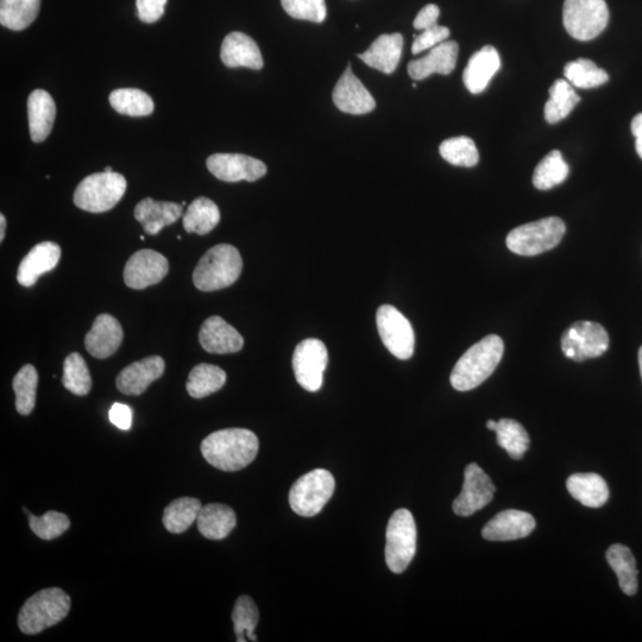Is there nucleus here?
Masks as SVG:
<instances>
[{"mask_svg":"<svg viewBox=\"0 0 642 642\" xmlns=\"http://www.w3.org/2000/svg\"><path fill=\"white\" fill-rule=\"evenodd\" d=\"M258 438L245 428H226L210 434L201 443V453L212 467L223 471H238L255 461Z\"/></svg>","mask_w":642,"mask_h":642,"instance_id":"1","label":"nucleus"},{"mask_svg":"<svg viewBox=\"0 0 642 642\" xmlns=\"http://www.w3.org/2000/svg\"><path fill=\"white\" fill-rule=\"evenodd\" d=\"M503 352L505 344L499 336L490 335L481 339L459 358L451 373V386L458 392H469L481 386L493 375Z\"/></svg>","mask_w":642,"mask_h":642,"instance_id":"2","label":"nucleus"},{"mask_svg":"<svg viewBox=\"0 0 642 642\" xmlns=\"http://www.w3.org/2000/svg\"><path fill=\"white\" fill-rule=\"evenodd\" d=\"M242 270V256L234 245L218 244L201 257L193 282L201 292H216L234 285Z\"/></svg>","mask_w":642,"mask_h":642,"instance_id":"3","label":"nucleus"},{"mask_svg":"<svg viewBox=\"0 0 642 642\" xmlns=\"http://www.w3.org/2000/svg\"><path fill=\"white\" fill-rule=\"evenodd\" d=\"M71 597L59 588H48L31 596L18 614V627L27 635L39 634L58 625L71 610Z\"/></svg>","mask_w":642,"mask_h":642,"instance_id":"4","label":"nucleus"},{"mask_svg":"<svg viewBox=\"0 0 642 642\" xmlns=\"http://www.w3.org/2000/svg\"><path fill=\"white\" fill-rule=\"evenodd\" d=\"M127 187V180L119 173L88 175L74 192V204L91 213L110 211L121 201Z\"/></svg>","mask_w":642,"mask_h":642,"instance_id":"5","label":"nucleus"},{"mask_svg":"<svg viewBox=\"0 0 642 642\" xmlns=\"http://www.w3.org/2000/svg\"><path fill=\"white\" fill-rule=\"evenodd\" d=\"M566 231L565 223L558 217H547L538 222L518 226L509 232L507 247L520 256H537L556 248Z\"/></svg>","mask_w":642,"mask_h":642,"instance_id":"6","label":"nucleus"},{"mask_svg":"<svg viewBox=\"0 0 642 642\" xmlns=\"http://www.w3.org/2000/svg\"><path fill=\"white\" fill-rule=\"evenodd\" d=\"M336 481L330 471L316 469L295 482L289 492V505L304 518L316 516L335 493Z\"/></svg>","mask_w":642,"mask_h":642,"instance_id":"7","label":"nucleus"},{"mask_svg":"<svg viewBox=\"0 0 642 642\" xmlns=\"http://www.w3.org/2000/svg\"><path fill=\"white\" fill-rule=\"evenodd\" d=\"M417 525L408 509H399L390 518L386 533V562L394 574H402L417 552Z\"/></svg>","mask_w":642,"mask_h":642,"instance_id":"8","label":"nucleus"},{"mask_svg":"<svg viewBox=\"0 0 642 642\" xmlns=\"http://www.w3.org/2000/svg\"><path fill=\"white\" fill-rule=\"evenodd\" d=\"M563 22L566 31L575 40H594L607 28L608 5L604 0H565Z\"/></svg>","mask_w":642,"mask_h":642,"instance_id":"9","label":"nucleus"},{"mask_svg":"<svg viewBox=\"0 0 642 642\" xmlns=\"http://www.w3.org/2000/svg\"><path fill=\"white\" fill-rule=\"evenodd\" d=\"M564 355L572 361L583 362L600 357L609 348L608 332L594 321H576L562 336Z\"/></svg>","mask_w":642,"mask_h":642,"instance_id":"10","label":"nucleus"},{"mask_svg":"<svg viewBox=\"0 0 642 642\" xmlns=\"http://www.w3.org/2000/svg\"><path fill=\"white\" fill-rule=\"evenodd\" d=\"M379 335L390 354L409 360L414 354L415 335L409 320L392 305H382L376 313Z\"/></svg>","mask_w":642,"mask_h":642,"instance_id":"11","label":"nucleus"},{"mask_svg":"<svg viewBox=\"0 0 642 642\" xmlns=\"http://www.w3.org/2000/svg\"><path fill=\"white\" fill-rule=\"evenodd\" d=\"M329 354L323 342L308 338L298 344L293 355L295 379L307 392H318L323 386Z\"/></svg>","mask_w":642,"mask_h":642,"instance_id":"12","label":"nucleus"},{"mask_svg":"<svg viewBox=\"0 0 642 642\" xmlns=\"http://www.w3.org/2000/svg\"><path fill=\"white\" fill-rule=\"evenodd\" d=\"M495 486L490 477L477 464L471 463L464 471V484L452 509L458 516L474 515L494 499Z\"/></svg>","mask_w":642,"mask_h":642,"instance_id":"13","label":"nucleus"},{"mask_svg":"<svg viewBox=\"0 0 642 642\" xmlns=\"http://www.w3.org/2000/svg\"><path fill=\"white\" fill-rule=\"evenodd\" d=\"M169 263L157 251L143 249L129 258L124 269V282L129 288L141 289L157 285L166 278Z\"/></svg>","mask_w":642,"mask_h":642,"instance_id":"14","label":"nucleus"},{"mask_svg":"<svg viewBox=\"0 0 642 642\" xmlns=\"http://www.w3.org/2000/svg\"><path fill=\"white\" fill-rule=\"evenodd\" d=\"M206 165L217 179L225 182H254L267 174L262 161L243 154H214Z\"/></svg>","mask_w":642,"mask_h":642,"instance_id":"15","label":"nucleus"},{"mask_svg":"<svg viewBox=\"0 0 642 642\" xmlns=\"http://www.w3.org/2000/svg\"><path fill=\"white\" fill-rule=\"evenodd\" d=\"M333 103L338 110L350 115H365L373 111L376 102L370 92L351 71L350 65L345 69L342 78L333 90Z\"/></svg>","mask_w":642,"mask_h":642,"instance_id":"16","label":"nucleus"},{"mask_svg":"<svg viewBox=\"0 0 642 642\" xmlns=\"http://www.w3.org/2000/svg\"><path fill=\"white\" fill-rule=\"evenodd\" d=\"M166 363L160 356H150L132 363L119 373L116 381L119 392L138 396L165 373Z\"/></svg>","mask_w":642,"mask_h":642,"instance_id":"17","label":"nucleus"},{"mask_svg":"<svg viewBox=\"0 0 642 642\" xmlns=\"http://www.w3.org/2000/svg\"><path fill=\"white\" fill-rule=\"evenodd\" d=\"M199 342L205 351L218 355L235 354L244 346L241 333L217 316L204 321L199 332Z\"/></svg>","mask_w":642,"mask_h":642,"instance_id":"18","label":"nucleus"},{"mask_svg":"<svg viewBox=\"0 0 642 642\" xmlns=\"http://www.w3.org/2000/svg\"><path fill=\"white\" fill-rule=\"evenodd\" d=\"M123 336L122 326L115 317L100 314L85 338L86 350L98 360H105L119 349Z\"/></svg>","mask_w":642,"mask_h":642,"instance_id":"19","label":"nucleus"},{"mask_svg":"<svg viewBox=\"0 0 642 642\" xmlns=\"http://www.w3.org/2000/svg\"><path fill=\"white\" fill-rule=\"evenodd\" d=\"M61 258L60 245L43 242L35 245L25 256L17 270V281L23 287H33L40 276L58 266Z\"/></svg>","mask_w":642,"mask_h":642,"instance_id":"20","label":"nucleus"},{"mask_svg":"<svg viewBox=\"0 0 642 642\" xmlns=\"http://www.w3.org/2000/svg\"><path fill=\"white\" fill-rule=\"evenodd\" d=\"M535 528L531 514L515 509L501 512L490 520L482 531V537L489 541H511L528 537Z\"/></svg>","mask_w":642,"mask_h":642,"instance_id":"21","label":"nucleus"},{"mask_svg":"<svg viewBox=\"0 0 642 642\" xmlns=\"http://www.w3.org/2000/svg\"><path fill=\"white\" fill-rule=\"evenodd\" d=\"M459 47L455 41H445L430 50L424 58L411 61L408 74L415 81L424 80L432 74L449 75L455 71Z\"/></svg>","mask_w":642,"mask_h":642,"instance_id":"22","label":"nucleus"},{"mask_svg":"<svg viewBox=\"0 0 642 642\" xmlns=\"http://www.w3.org/2000/svg\"><path fill=\"white\" fill-rule=\"evenodd\" d=\"M220 58L229 68L247 67L260 71L264 62L260 48L250 36L243 33H231L225 37Z\"/></svg>","mask_w":642,"mask_h":642,"instance_id":"23","label":"nucleus"},{"mask_svg":"<svg viewBox=\"0 0 642 642\" xmlns=\"http://www.w3.org/2000/svg\"><path fill=\"white\" fill-rule=\"evenodd\" d=\"M500 68V55L494 47L486 46L477 50L471 56L467 68L464 69L463 81L465 87L472 94L482 93Z\"/></svg>","mask_w":642,"mask_h":642,"instance_id":"24","label":"nucleus"},{"mask_svg":"<svg viewBox=\"0 0 642 642\" xmlns=\"http://www.w3.org/2000/svg\"><path fill=\"white\" fill-rule=\"evenodd\" d=\"M404 48L401 34H383L371 44L367 52L358 55L365 65L385 74H392L398 68Z\"/></svg>","mask_w":642,"mask_h":642,"instance_id":"25","label":"nucleus"},{"mask_svg":"<svg viewBox=\"0 0 642 642\" xmlns=\"http://www.w3.org/2000/svg\"><path fill=\"white\" fill-rule=\"evenodd\" d=\"M182 205L168 203V201H155L146 198L137 204L135 218L140 222L144 231L150 236H155L172 225L182 216Z\"/></svg>","mask_w":642,"mask_h":642,"instance_id":"26","label":"nucleus"},{"mask_svg":"<svg viewBox=\"0 0 642 642\" xmlns=\"http://www.w3.org/2000/svg\"><path fill=\"white\" fill-rule=\"evenodd\" d=\"M56 117L54 99L47 91L35 90L28 99V118L31 140L40 143L52 132Z\"/></svg>","mask_w":642,"mask_h":642,"instance_id":"27","label":"nucleus"},{"mask_svg":"<svg viewBox=\"0 0 642 642\" xmlns=\"http://www.w3.org/2000/svg\"><path fill=\"white\" fill-rule=\"evenodd\" d=\"M197 524L199 532L206 539L223 540L235 530L236 513L222 503H210L200 509Z\"/></svg>","mask_w":642,"mask_h":642,"instance_id":"28","label":"nucleus"},{"mask_svg":"<svg viewBox=\"0 0 642 642\" xmlns=\"http://www.w3.org/2000/svg\"><path fill=\"white\" fill-rule=\"evenodd\" d=\"M566 487L570 495L585 507L600 508L609 500L608 484L597 474L572 475Z\"/></svg>","mask_w":642,"mask_h":642,"instance_id":"29","label":"nucleus"},{"mask_svg":"<svg viewBox=\"0 0 642 642\" xmlns=\"http://www.w3.org/2000/svg\"><path fill=\"white\" fill-rule=\"evenodd\" d=\"M607 560L618 576L620 588L628 596L638 593V569L637 562L631 550L627 546L615 544L607 551Z\"/></svg>","mask_w":642,"mask_h":642,"instance_id":"30","label":"nucleus"},{"mask_svg":"<svg viewBox=\"0 0 642 642\" xmlns=\"http://www.w3.org/2000/svg\"><path fill=\"white\" fill-rule=\"evenodd\" d=\"M220 222V211L214 201L201 197L188 206L184 214V229L188 234L205 236Z\"/></svg>","mask_w":642,"mask_h":642,"instance_id":"31","label":"nucleus"},{"mask_svg":"<svg viewBox=\"0 0 642 642\" xmlns=\"http://www.w3.org/2000/svg\"><path fill=\"white\" fill-rule=\"evenodd\" d=\"M581 102L578 94L568 80H557L550 88V99L545 105L547 123L556 124L563 121Z\"/></svg>","mask_w":642,"mask_h":642,"instance_id":"32","label":"nucleus"},{"mask_svg":"<svg viewBox=\"0 0 642 642\" xmlns=\"http://www.w3.org/2000/svg\"><path fill=\"white\" fill-rule=\"evenodd\" d=\"M41 0H0V23L14 31H22L39 16Z\"/></svg>","mask_w":642,"mask_h":642,"instance_id":"33","label":"nucleus"},{"mask_svg":"<svg viewBox=\"0 0 642 642\" xmlns=\"http://www.w3.org/2000/svg\"><path fill=\"white\" fill-rule=\"evenodd\" d=\"M226 383V373L217 365L201 363L194 367L188 376L187 392L194 399H204L222 389Z\"/></svg>","mask_w":642,"mask_h":642,"instance_id":"34","label":"nucleus"},{"mask_svg":"<svg viewBox=\"0 0 642 642\" xmlns=\"http://www.w3.org/2000/svg\"><path fill=\"white\" fill-rule=\"evenodd\" d=\"M201 502L194 497H181L166 507L163 512V526L173 534L184 533L197 521Z\"/></svg>","mask_w":642,"mask_h":642,"instance_id":"35","label":"nucleus"},{"mask_svg":"<svg viewBox=\"0 0 642 642\" xmlns=\"http://www.w3.org/2000/svg\"><path fill=\"white\" fill-rule=\"evenodd\" d=\"M570 167L559 150H553L540 161L533 174V185L540 191L551 190L568 178Z\"/></svg>","mask_w":642,"mask_h":642,"instance_id":"36","label":"nucleus"},{"mask_svg":"<svg viewBox=\"0 0 642 642\" xmlns=\"http://www.w3.org/2000/svg\"><path fill=\"white\" fill-rule=\"evenodd\" d=\"M113 110L130 117H146L154 112L153 99L137 88H119L110 94Z\"/></svg>","mask_w":642,"mask_h":642,"instance_id":"37","label":"nucleus"},{"mask_svg":"<svg viewBox=\"0 0 642 642\" xmlns=\"http://www.w3.org/2000/svg\"><path fill=\"white\" fill-rule=\"evenodd\" d=\"M494 432L497 436V444L506 450L509 457L521 459L526 451L530 449V437L518 421L513 419H501L497 421Z\"/></svg>","mask_w":642,"mask_h":642,"instance_id":"38","label":"nucleus"},{"mask_svg":"<svg viewBox=\"0 0 642 642\" xmlns=\"http://www.w3.org/2000/svg\"><path fill=\"white\" fill-rule=\"evenodd\" d=\"M564 75L572 86L582 90L602 86L609 80L608 73L588 59L569 62L564 68Z\"/></svg>","mask_w":642,"mask_h":642,"instance_id":"39","label":"nucleus"},{"mask_svg":"<svg viewBox=\"0 0 642 642\" xmlns=\"http://www.w3.org/2000/svg\"><path fill=\"white\" fill-rule=\"evenodd\" d=\"M39 374L34 365L27 364L18 371L12 381L16 394V409L21 415H29L36 405V389Z\"/></svg>","mask_w":642,"mask_h":642,"instance_id":"40","label":"nucleus"},{"mask_svg":"<svg viewBox=\"0 0 642 642\" xmlns=\"http://www.w3.org/2000/svg\"><path fill=\"white\" fill-rule=\"evenodd\" d=\"M258 620H260V613L254 600L247 595L238 597L232 612L236 640L238 642L257 641L255 629Z\"/></svg>","mask_w":642,"mask_h":642,"instance_id":"41","label":"nucleus"},{"mask_svg":"<svg viewBox=\"0 0 642 642\" xmlns=\"http://www.w3.org/2000/svg\"><path fill=\"white\" fill-rule=\"evenodd\" d=\"M439 153L446 162L457 167H475L480 161V154L474 141L469 137L449 138L440 144Z\"/></svg>","mask_w":642,"mask_h":642,"instance_id":"42","label":"nucleus"},{"mask_svg":"<svg viewBox=\"0 0 642 642\" xmlns=\"http://www.w3.org/2000/svg\"><path fill=\"white\" fill-rule=\"evenodd\" d=\"M62 385L74 395L85 396L91 392L92 379L87 364L78 352L69 355L64 363Z\"/></svg>","mask_w":642,"mask_h":642,"instance_id":"43","label":"nucleus"},{"mask_svg":"<svg viewBox=\"0 0 642 642\" xmlns=\"http://www.w3.org/2000/svg\"><path fill=\"white\" fill-rule=\"evenodd\" d=\"M28 518L31 531L43 540L59 538L71 527V521L64 513L50 511L42 516L30 513Z\"/></svg>","mask_w":642,"mask_h":642,"instance_id":"44","label":"nucleus"},{"mask_svg":"<svg viewBox=\"0 0 642 642\" xmlns=\"http://www.w3.org/2000/svg\"><path fill=\"white\" fill-rule=\"evenodd\" d=\"M281 4L295 20L323 23L327 15L325 0H281Z\"/></svg>","mask_w":642,"mask_h":642,"instance_id":"45","label":"nucleus"},{"mask_svg":"<svg viewBox=\"0 0 642 642\" xmlns=\"http://www.w3.org/2000/svg\"><path fill=\"white\" fill-rule=\"evenodd\" d=\"M449 36L450 29L438 24L430 29L423 30V33L414 37L412 53L415 55L423 53L425 50H431L439 46L440 43L448 41Z\"/></svg>","mask_w":642,"mask_h":642,"instance_id":"46","label":"nucleus"},{"mask_svg":"<svg viewBox=\"0 0 642 642\" xmlns=\"http://www.w3.org/2000/svg\"><path fill=\"white\" fill-rule=\"evenodd\" d=\"M168 0H136L138 18L143 23L151 24L165 15Z\"/></svg>","mask_w":642,"mask_h":642,"instance_id":"47","label":"nucleus"},{"mask_svg":"<svg viewBox=\"0 0 642 642\" xmlns=\"http://www.w3.org/2000/svg\"><path fill=\"white\" fill-rule=\"evenodd\" d=\"M440 10L437 5L428 4L425 8L421 9L418 16L414 20V28L417 30H426L437 25Z\"/></svg>","mask_w":642,"mask_h":642,"instance_id":"48","label":"nucleus"},{"mask_svg":"<svg viewBox=\"0 0 642 642\" xmlns=\"http://www.w3.org/2000/svg\"><path fill=\"white\" fill-rule=\"evenodd\" d=\"M109 419L113 425L121 430L128 431L132 424L131 408L123 404H115L109 412Z\"/></svg>","mask_w":642,"mask_h":642,"instance_id":"49","label":"nucleus"},{"mask_svg":"<svg viewBox=\"0 0 642 642\" xmlns=\"http://www.w3.org/2000/svg\"><path fill=\"white\" fill-rule=\"evenodd\" d=\"M632 134L635 137V147H637V153L642 159V113H639V115L635 116L633 119Z\"/></svg>","mask_w":642,"mask_h":642,"instance_id":"50","label":"nucleus"},{"mask_svg":"<svg viewBox=\"0 0 642 642\" xmlns=\"http://www.w3.org/2000/svg\"><path fill=\"white\" fill-rule=\"evenodd\" d=\"M6 230V219L4 214H0V242L4 241Z\"/></svg>","mask_w":642,"mask_h":642,"instance_id":"51","label":"nucleus"},{"mask_svg":"<svg viewBox=\"0 0 642 642\" xmlns=\"http://www.w3.org/2000/svg\"><path fill=\"white\" fill-rule=\"evenodd\" d=\"M495 427H496V421H494V420H488V423H487V428H488V430H490V431H494V430H495Z\"/></svg>","mask_w":642,"mask_h":642,"instance_id":"52","label":"nucleus"},{"mask_svg":"<svg viewBox=\"0 0 642 642\" xmlns=\"http://www.w3.org/2000/svg\"><path fill=\"white\" fill-rule=\"evenodd\" d=\"M639 367H640V374H641V379H642V346L639 350Z\"/></svg>","mask_w":642,"mask_h":642,"instance_id":"53","label":"nucleus"},{"mask_svg":"<svg viewBox=\"0 0 642 642\" xmlns=\"http://www.w3.org/2000/svg\"><path fill=\"white\" fill-rule=\"evenodd\" d=\"M104 172H106V173H112L113 171H112V168H111V167H106Z\"/></svg>","mask_w":642,"mask_h":642,"instance_id":"54","label":"nucleus"}]
</instances>
